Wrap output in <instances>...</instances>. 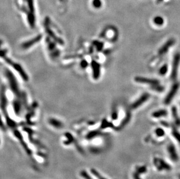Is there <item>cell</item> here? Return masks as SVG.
<instances>
[{"label":"cell","instance_id":"277c9868","mask_svg":"<svg viewBox=\"0 0 180 179\" xmlns=\"http://www.w3.org/2000/svg\"><path fill=\"white\" fill-rule=\"evenodd\" d=\"M176 41L174 39H170L166 42L162 47H161L159 50L158 51V54L159 55H163L167 52L169 49L170 48L171 46H173L175 44Z\"/></svg>","mask_w":180,"mask_h":179},{"label":"cell","instance_id":"ffe728a7","mask_svg":"<svg viewBox=\"0 0 180 179\" xmlns=\"http://www.w3.org/2000/svg\"><path fill=\"white\" fill-rule=\"evenodd\" d=\"M133 177L134 179H141L140 177V174L138 173H137L136 172H135V173H133Z\"/></svg>","mask_w":180,"mask_h":179},{"label":"cell","instance_id":"8fae6325","mask_svg":"<svg viewBox=\"0 0 180 179\" xmlns=\"http://www.w3.org/2000/svg\"><path fill=\"white\" fill-rule=\"evenodd\" d=\"M50 123L53 125L54 127H56V128H61L62 127V124L60 122L55 120V119H51L50 120Z\"/></svg>","mask_w":180,"mask_h":179},{"label":"cell","instance_id":"9a60e30c","mask_svg":"<svg viewBox=\"0 0 180 179\" xmlns=\"http://www.w3.org/2000/svg\"><path fill=\"white\" fill-rule=\"evenodd\" d=\"M136 172L139 174H143L147 172V167L146 166H138L136 167Z\"/></svg>","mask_w":180,"mask_h":179},{"label":"cell","instance_id":"44dd1931","mask_svg":"<svg viewBox=\"0 0 180 179\" xmlns=\"http://www.w3.org/2000/svg\"><path fill=\"white\" fill-rule=\"evenodd\" d=\"M157 1L158 2H162L163 0H157Z\"/></svg>","mask_w":180,"mask_h":179},{"label":"cell","instance_id":"3957f363","mask_svg":"<svg viewBox=\"0 0 180 179\" xmlns=\"http://www.w3.org/2000/svg\"><path fill=\"white\" fill-rule=\"evenodd\" d=\"M153 163L155 166L157 167L158 170H171V167L170 165L166 163L161 158H155L153 160Z\"/></svg>","mask_w":180,"mask_h":179},{"label":"cell","instance_id":"30bf717a","mask_svg":"<svg viewBox=\"0 0 180 179\" xmlns=\"http://www.w3.org/2000/svg\"><path fill=\"white\" fill-rule=\"evenodd\" d=\"M153 22L155 24H156L157 26H162L164 22V19L161 17V16H156V17L153 19Z\"/></svg>","mask_w":180,"mask_h":179},{"label":"cell","instance_id":"ac0fdd59","mask_svg":"<svg viewBox=\"0 0 180 179\" xmlns=\"http://www.w3.org/2000/svg\"><path fill=\"white\" fill-rule=\"evenodd\" d=\"M91 173H92V174L95 176V177H96L97 178L99 179H103L104 177H102V176H101V175L97 171L96 169H91Z\"/></svg>","mask_w":180,"mask_h":179},{"label":"cell","instance_id":"5bb4252c","mask_svg":"<svg viewBox=\"0 0 180 179\" xmlns=\"http://www.w3.org/2000/svg\"><path fill=\"white\" fill-rule=\"evenodd\" d=\"M168 71V66L166 64H164L161 67L159 70V74L161 76H164Z\"/></svg>","mask_w":180,"mask_h":179},{"label":"cell","instance_id":"5b68a950","mask_svg":"<svg viewBox=\"0 0 180 179\" xmlns=\"http://www.w3.org/2000/svg\"><path fill=\"white\" fill-rule=\"evenodd\" d=\"M135 81L137 83L147 84V85H150L151 86L160 84V81L157 79H153V78H149L143 77H136L135 78Z\"/></svg>","mask_w":180,"mask_h":179},{"label":"cell","instance_id":"d6986e66","mask_svg":"<svg viewBox=\"0 0 180 179\" xmlns=\"http://www.w3.org/2000/svg\"><path fill=\"white\" fill-rule=\"evenodd\" d=\"M92 4L94 7L99 8L101 6V0H93Z\"/></svg>","mask_w":180,"mask_h":179},{"label":"cell","instance_id":"e0dca14e","mask_svg":"<svg viewBox=\"0 0 180 179\" xmlns=\"http://www.w3.org/2000/svg\"><path fill=\"white\" fill-rule=\"evenodd\" d=\"M155 133L156 135L158 137H163L165 134V132L164 130L162 128H157L155 130Z\"/></svg>","mask_w":180,"mask_h":179},{"label":"cell","instance_id":"7a4b0ae2","mask_svg":"<svg viewBox=\"0 0 180 179\" xmlns=\"http://www.w3.org/2000/svg\"><path fill=\"white\" fill-rule=\"evenodd\" d=\"M179 87V85L178 83H176L172 86V87L170 90V91H169L167 96H166V98L164 99V103L166 105H169L171 102L172 99H173L174 96H176L177 92L178 91V88Z\"/></svg>","mask_w":180,"mask_h":179},{"label":"cell","instance_id":"7402d4cb","mask_svg":"<svg viewBox=\"0 0 180 179\" xmlns=\"http://www.w3.org/2000/svg\"><path fill=\"white\" fill-rule=\"evenodd\" d=\"M63 1V0H60V1Z\"/></svg>","mask_w":180,"mask_h":179},{"label":"cell","instance_id":"52a82bcc","mask_svg":"<svg viewBox=\"0 0 180 179\" xmlns=\"http://www.w3.org/2000/svg\"><path fill=\"white\" fill-rule=\"evenodd\" d=\"M167 151L170 155V156L172 161L177 162L178 161V156L176 151L175 146L173 144H170L167 146Z\"/></svg>","mask_w":180,"mask_h":179},{"label":"cell","instance_id":"4fadbf2b","mask_svg":"<svg viewBox=\"0 0 180 179\" xmlns=\"http://www.w3.org/2000/svg\"><path fill=\"white\" fill-rule=\"evenodd\" d=\"M172 134H173L174 137L176 138L177 141H178L180 143V133L178 131V130L176 128H174V127L172 130Z\"/></svg>","mask_w":180,"mask_h":179},{"label":"cell","instance_id":"7c38bea8","mask_svg":"<svg viewBox=\"0 0 180 179\" xmlns=\"http://www.w3.org/2000/svg\"><path fill=\"white\" fill-rule=\"evenodd\" d=\"M131 116L130 113H128L127 114V116H126V118L124 119L122 122L121 123V125L120 126V129H122V127H124L126 124H127L129 122H130V119H131Z\"/></svg>","mask_w":180,"mask_h":179},{"label":"cell","instance_id":"8992f818","mask_svg":"<svg viewBox=\"0 0 180 179\" xmlns=\"http://www.w3.org/2000/svg\"><path fill=\"white\" fill-rule=\"evenodd\" d=\"M149 97H150V95L148 93H146L143 94L139 99H137L135 102L133 103L132 106H131V107H132V109H136V108H138L139 106L142 105L144 102L147 101Z\"/></svg>","mask_w":180,"mask_h":179},{"label":"cell","instance_id":"ba28073f","mask_svg":"<svg viewBox=\"0 0 180 179\" xmlns=\"http://www.w3.org/2000/svg\"><path fill=\"white\" fill-rule=\"evenodd\" d=\"M167 112L165 109H161L157 111H155L152 113V116L155 118H159L164 117V116H167Z\"/></svg>","mask_w":180,"mask_h":179},{"label":"cell","instance_id":"2e32d148","mask_svg":"<svg viewBox=\"0 0 180 179\" xmlns=\"http://www.w3.org/2000/svg\"><path fill=\"white\" fill-rule=\"evenodd\" d=\"M152 90H153L156 91L157 92H162L164 91V87H163L162 86H161L160 84H158V85H156L152 86Z\"/></svg>","mask_w":180,"mask_h":179},{"label":"cell","instance_id":"603a6c76","mask_svg":"<svg viewBox=\"0 0 180 179\" xmlns=\"http://www.w3.org/2000/svg\"><path fill=\"white\" fill-rule=\"evenodd\" d=\"M179 179H180V176H179Z\"/></svg>","mask_w":180,"mask_h":179},{"label":"cell","instance_id":"6da1fadb","mask_svg":"<svg viewBox=\"0 0 180 179\" xmlns=\"http://www.w3.org/2000/svg\"><path fill=\"white\" fill-rule=\"evenodd\" d=\"M180 62V53H177L174 56L173 61V66L171 73V78L172 80H175L178 75V69Z\"/></svg>","mask_w":180,"mask_h":179},{"label":"cell","instance_id":"9c48e42d","mask_svg":"<svg viewBox=\"0 0 180 179\" xmlns=\"http://www.w3.org/2000/svg\"><path fill=\"white\" fill-rule=\"evenodd\" d=\"M171 112H172V115H173V116L176 124L178 126H180V119L178 116V113H177V108L175 107H173L171 109Z\"/></svg>","mask_w":180,"mask_h":179}]
</instances>
